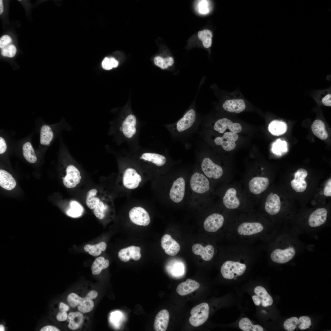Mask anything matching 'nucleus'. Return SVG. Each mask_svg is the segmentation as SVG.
Masks as SVG:
<instances>
[{
  "label": "nucleus",
  "mask_w": 331,
  "mask_h": 331,
  "mask_svg": "<svg viewBox=\"0 0 331 331\" xmlns=\"http://www.w3.org/2000/svg\"><path fill=\"white\" fill-rule=\"evenodd\" d=\"M131 151L138 157L139 160L151 165L161 167L166 162V158L165 156L152 150L140 149L139 147L132 149Z\"/></svg>",
  "instance_id": "1"
},
{
  "label": "nucleus",
  "mask_w": 331,
  "mask_h": 331,
  "mask_svg": "<svg viewBox=\"0 0 331 331\" xmlns=\"http://www.w3.org/2000/svg\"><path fill=\"white\" fill-rule=\"evenodd\" d=\"M246 268V266L244 264L238 261H227L221 266L220 271L223 278L231 280L236 276L242 275Z\"/></svg>",
  "instance_id": "2"
},
{
  "label": "nucleus",
  "mask_w": 331,
  "mask_h": 331,
  "mask_svg": "<svg viewBox=\"0 0 331 331\" xmlns=\"http://www.w3.org/2000/svg\"><path fill=\"white\" fill-rule=\"evenodd\" d=\"M209 311V306L206 302L195 306L190 311L191 316L189 321L191 325L196 327L202 325L208 318Z\"/></svg>",
  "instance_id": "3"
},
{
  "label": "nucleus",
  "mask_w": 331,
  "mask_h": 331,
  "mask_svg": "<svg viewBox=\"0 0 331 331\" xmlns=\"http://www.w3.org/2000/svg\"><path fill=\"white\" fill-rule=\"evenodd\" d=\"M67 299L71 307L74 308L77 306L78 310L83 313L90 312L94 306L93 302L92 299L86 297L82 298L75 293L69 294Z\"/></svg>",
  "instance_id": "4"
},
{
  "label": "nucleus",
  "mask_w": 331,
  "mask_h": 331,
  "mask_svg": "<svg viewBox=\"0 0 331 331\" xmlns=\"http://www.w3.org/2000/svg\"><path fill=\"white\" fill-rule=\"evenodd\" d=\"M296 251L291 246L283 249L276 248L271 252L270 257L274 262L278 264L286 263L292 260L295 256Z\"/></svg>",
  "instance_id": "5"
},
{
  "label": "nucleus",
  "mask_w": 331,
  "mask_h": 331,
  "mask_svg": "<svg viewBox=\"0 0 331 331\" xmlns=\"http://www.w3.org/2000/svg\"><path fill=\"white\" fill-rule=\"evenodd\" d=\"M190 183L192 190L198 193H203L210 189L208 179L204 175L197 172L191 176Z\"/></svg>",
  "instance_id": "6"
},
{
  "label": "nucleus",
  "mask_w": 331,
  "mask_h": 331,
  "mask_svg": "<svg viewBox=\"0 0 331 331\" xmlns=\"http://www.w3.org/2000/svg\"><path fill=\"white\" fill-rule=\"evenodd\" d=\"M129 216L133 223L138 225L146 226L150 223L148 213L145 209L140 207L132 208L129 212Z\"/></svg>",
  "instance_id": "7"
},
{
  "label": "nucleus",
  "mask_w": 331,
  "mask_h": 331,
  "mask_svg": "<svg viewBox=\"0 0 331 331\" xmlns=\"http://www.w3.org/2000/svg\"><path fill=\"white\" fill-rule=\"evenodd\" d=\"M142 181L141 176L134 168L129 167L124 171L123 183L124 186L129 189L137 188Z\"/></svg>",
  "instance_id": "8"
},
{
  "label": "nucleus",
  "mask_w": 331,
  "mask_h": 331,
  "mask_svg": "<svg viewBox=\"0 0 331 331\" xmlns=\"http://www.w3.org/2000/svg\"><path fill=\"white\" fill-rule=\"evenodd\" d=\"M201 167L204 174L210 178H219L223 173L222 167L215 163L208 158H205L203 159Z\"/></svg>",
  "instance_id": "9"
},
{
  "label": "nucleus",
  "mask_w": 331,
  "mask_h": 331,
  "mask_svg": "<svg viewBox=\"0 0 331 331\" xmlns=\"http://www.w3.org/2000/svg\"><path fill=\"white\" fill-rule=\"evenodd\" d=\"M264 227L261 223L257 222H244L238 227L237 232L240 235L252 236L261 233Z\"/></svg>",
  "instance_id": "10"
},
{
  "label": "nucleus",
  "mask_w": 331,
  "mask_h": 331,
  "mask_svg": "<svg viewBox=\"0 0 331 331\" xmlns=\"http://www.w3.org/2000/svg\"><path fill=\"white\" fill-rule=\"evenodd\" d=\"M237 133L232 132H225L222 136L217 137L214 140L215 143L221 145L223 149L227 151L232 150L235 148L236 144L235 143L238 139Z\"/></svg>",
  "instance_id": "11"
},
{
  "label": "nucleus",
  "mask_w": 331,
  "mask_h": 331,
  "mask_svg": "<svg viewBox=\"0 0 331 331\" xmlns=\"http://www.w3.org/2000/svg\"><path fill=\"white\" fill-rule=\"evenodd\" d=\"M185 181L182 177L177 178L173 182L170 189L169 196L174 202L178 203L183 199L185 192Z\"/></svg>",
  "instance_id": "12"
},
{
  "label": "nucleus",
  "mask_w": 331,
  "mask_h": 331,
  "mask_svg": "<svg viewBox=\"0 0 331 331\" xmlns=\"http://www.w3.org/2000/svg\"><path fill=\"white\" fill-rule=\"evenodd\" d=\"M67 175L63 180L64 186L68 188L75 187L81 179L79 170L72 165H69L66 169Z\"/></svg>",
  "instance_id": "13"
},
{
  "label": "nucleus",
  "mask_w": 331,
  "mask_h": 331,
  "mask_svg": "<svg viewBox=\"0 0 331 331\" xmlns=\"http://www.w3.org/2000/svg\"><path fill=\"white\" fill-rule=\"evenodd\" d=\"M224 219L221 215L213 213L208 216L204 223V227L207 231L214 232L217 231L223 226Z\"/></svg>",
  "instance_id": "14"
},
{
  "label": "nucleus",
  "mask_w": 331,
  "mask_h": 331,
  "mask_svg": "<svg viewBox=\"0 0 331 331\" xmlns=\"http://www.w3.org/2000/svg\"><path fill=\"white\" fill-rule=\"evenodd\" d=\"M214 128L220 133H223L227 129L231 132L237 133L241 131L242 127L239 123H234L227 118H223L218 120L215 123Z\"/></svg>",
  "instance_id": "15"
},
{
  "label": "nucleus",
  "mask_w": 331,
  "mask_h": 331,
  "mask_svg": "<svg viewBox=\"0 0 331 331\" xmlns=\"http://www.w3.org/2000/svg\"><path fill=\"white\" fill-rule=\"evenodd\" d=\"M161 243L162 248L169 255L175 256L180 250L179 244L169 234H165L162 236Z\"/></svg>",
  "instance_id": "16"
},
{
  "label": "nucleus",
  "mask_w": 331,
  "mask_h": 331,
  "mask_svg": "<svg viewBox=\"0 0 331 331\" xmlns=\"http://www.w3.org/2000/svg\"><path fill=\"white\" fill-rule=\"evenodd\" d=\"M307 175V172L305 169L300 168L297 170L294 174V179L291 182L292 188L297 192H304L307 186L305 179Z\"/></svg>",
  "instance_id": "17"
},
{
  "label": "nucleus",
  "mask_w": 331,
  "mask_h": 331,
  "mask_svg": "<svg viewBox=\"0 0 331 331\" xmlns=\"http://www.w3.org/2000/svg\"><path fill=\"white\" fill-rule=\"evenodd\" d=\"M327 213V211L325 208L316 209L310 215L309 217V225L310 227L315 228L322 225L326 221Z\"/></svg>",
  "instance_id": "18"
},
{
  "label": "nucleus",
  "mask_w": 331,
  "mask_h": 331,
  "mask_svg": "<svg viewBox=\"0 0 331 331\" xmlns=\"http://www.w3.org/2000/svg\"><path fill=\"white\" fill-rule=\"evenodd\" d=\"M140 251V248L139 247L130 246L120 249L118 252V257L121 261L125 262L131 259L138 261L141 257Z\"/></svg>",
  "instance_id": "19"
},
{
  "label": "nucleus",
  "mask_w": 331,
  "mask_h": 331,
  "mask_svg": "<svg viewBox=\"0 0 331 331\" xmlns=\"http://www.w3.org/2000/svg\"><path fill=\"white\" fill-rule=\"evenodd\" d=\"M281 208V201L279 196L276 194L270 193L268 196L265 204L266 211L269 215H273L277 214Z\"/></svg>",
  "instance_id": "20"
},
{
  "label": "nucleus",
  "mask_w": 331,
  "mask_h": 331,
  "mask_svg": "<svg viewBox=\"0 0 331 331\" xmlns=\"http://www.w3.org/2000/svg\"><path fill=\"white\" fill-rule=\"evenodd\" d=\"M269 184V181L267 178L256 177L249 181V188L252 193L258 194L264 191L268 187Z\"/></svg>",
  "instance_id": "21"
},
{
  "label": "nucleus",
  "mask_w": 331,
  "mask_h": 331,
  "mask_svg": "<svg viewBox=\"0 0 331 331\" xmlns=\"http://www.w3.org/2000/svg\"><path fill=\"white\" fill-rule=\"evenodd\" d=\"M196 119V113L195 110L191 109L188 111L178 121L176 124L177 131L182 132L190 127Z\"/></svg>",
  "instance_id": "22"
},
{
  "label": "nucleus",
  "mask_w": 331,
  "mask_h": 331,
  "mask_svg": "<svg viewBox=\"0 0 331 331\" xmlns=\"http://www.w3.org/2000/svg\"><path fill=\"white\" fill-rule=\"evenodd\" d=\"M169 318L168 311L163 309L160 311L155 316L154 324L155 331H165L166 330Z\"/></svg>",
  "instance_id": "23"
},
{
  "label": "nucleus",
  "mask_w": 331,
  "mask_h": 331,
  "mask_svg": "<svg viewBox=\"0 0 331 331\" xmlns=\"http://www.w3.org/2000/svg\"><path fill=\"white\" fill-rule=\"evenodd\" d=\"M193 253L196 255H199L204 261H208L213 258L215 252L213 246L208 245L205 247L200 244H195L192 247Z\"/></svg>",
  "instance_id": "24"
},
{
  "label": "nucleus",
  "mask_w": 331,
  "mask_h": 331,
  "mask_svg": "<svg viewBox=\"0 0 331 331\" xmlns=\"http://www.w3.org/2000/svg\"><path fill=\"white\" fill-rule=\"evenodd\" d=\"M166 269L172 276L177 278L183 276L185 272L184 263L181 261L177 259H173L169 262Z\"/></svg>",
  "instance_id": "25"
},
{
  "label": "nucleus",
  "mask_w": 331,
  "mask_h": 331,
  "mask_svg": "<svg viewBox=\"0 0 331 331\" xmlns=\"http://www.w3.org/2000/svg\"><path fill=\"white\" fill-rule=\"evenodd\" d=\"M236 194L237 191L234 188L227 190L223 198V203L227 208L234 209L239 206L240 201Z\"/></svg>",
  "instance_id": "26"
},
{
  "label": "nucleus",
  "mask_w": 331,
  "mask_h": 331,
  "mask_svg": "<svg viewBox=\"0 0 331 331\" xmlns=\"http://www.w3.org/2000/svg\"><path fill=\"white\" fill-rule=\"evenodd\" d=\"M200 285L194 280L187 279L185 282L180 283L176 288L177 293L184 296L189 294L199 288Z\"/></svg>",
  "instance_id": "27"
},
{
  "label": "nucleus",
  "mask_w": 331,
  "mask_h": 331,
  "mask_svg": "<svg viewBox=\"0 0 331 331\" xmlns=\"http://www.w3.org/2000/svg\"><path fill=\"white\" fill-rule=\"evenodd\" d=\"M244 101L242 99L228 100L223 105V108L226 110L231 112L237 113H240L245 108Z\"/></svg>",
  "instance_id": "28"
},
{
  "label": "nucleus",
  "mask_w": 331,
  "mask_h": 331,
  "mask_svg": "<svg viewBox=\"0 0 331 331\" xmlns=\"http://www.w3.org/2000/svg\"><path fill=\"white\" fill-rule=\"evenodd\" d=\"M16 185V181L11 174L4 170H0V185L2 188L10 190L13 189Z\"/></svg>",
  "instance_id": "29"
},
{
  "label": "nucleus",
  "mask_w": 331,
  "mask_h": 331,
  "mask_svg": "<svg viewBox=\"0 0 331 331\" xmlns=\"http://www.w3.org/2000/svg\"><path fill=\"white\" fill-rule=\"evenodd\" d=\"M254 291L260 299L263 306L266 307L272 304L273 301L272 298L264 287L257 286L255 287Z\"/></svg>",
  "instance_id": "30"
},
{
  "label": "nucleus",
  "mask_w": 331,
  "mask_h": 331,
  "mask_svg": "<svg viewBox=\"0 0 331 331\" xmlns=\"http://www.w3.org/2000/svg\"><path fill=\"white\" fill-rule=\"evenodd\" d=\"M311 128L314 135L321 140H325L328 137V133L326 130L325 124L322 120H316L312 124Z\"/></svg>",
  "instance_id": "31"
},
{
  "label": "nucleus",
  "mask_w": 331,
  "mask_h": 331,
  "mask_svg": "<svg viewBox=\"0 0 331 331\" xmlns=\"http://www.w3.org/2000/svg\"><path fill=\"white\" fill-rule=\"evenodd\" d=\"M83 314L80 312L70 313L67 317V321L69 322L68 328L73 330L78 329L83 323Z\"/></svg>",
  "instance_id": "32"
},
{
  "label": "nucleus",
  "mask_w": 331,
  "mask_h": 331,
  "mask_svg": "<svg viewBox=\"0 0 331 331\" xmlns=\"http://www.w3.org/2000/svg\"><path fill=\"white\" fill-rule=\"evenodd\" d=\"M287 125L284 122L274 120L269 124L268 129L273 135L279 136L284 133L287 130Z\"/></svg>",
  "instance_id": "33"
},
{
  "label": "nucleus",
  "mask_w": 331,
  "mask_h": 331,
  "mask_svg": "<svg viewBox=\"0 0 331 331\" xmlns=\"http://www.w3.org/2000/svg\"><path fill=\"white\" fill-rule=\"evenodd\" d=\"M109 264V261L107 259H105L103 257H100L96 258L91 266L93 274L94 275L99 274L103 269L108 267Z\"/></svg>",
  "instance_id": "34"
},
{
  "label": "nucleus",
  "mask_w": 331,
  "mask_h": 331,
  "mask_svg": "<svg viewBox=\"0 0 331 331\" xmlns=\"http://www.w3.org/2000/svg\"><path fill=\"white\" fill-rule=\"evenodd\" d=\"M107 245L104 242H101L95 245L87 244L84 246L85 251L88 252L89 254L93 256L100 255L102 251L106 249Z\"/></svg>",
  "instance_id": "35"
},
{
  "label": "nucleus",
  "mask_w": 331,
  "mask_h": 331,
  "mask_svg": "<svg viewBox=\"0 0 331 331\" xmlns=\"http://www.w3.org/2000/svg\"><path fill=\"white\" fill-rule=\"evenodd\" d=\"M53 133L50 127L42 126L40 129V142L42 145H48L53 139Z\"/></svg>",
  "instance_id": "36"
},
{
  "label": "nucleus",
  "mask_w": 331,
  "mask_h": 331,
  "mask_svg": "<svg viewBox=\"0 0 331 331\" xmlns=\"http://www.w3.org/2000/svg\"><path fill=\"white\" fill-rule=\"evenodd\" d=\"M23 154L25 159L30 163H34L37 161V157L32 146L29 142L25 143L23 146Z\"/></svg>",
  "instance_id": "37"
},
{
  "label": "nucleus",
  "mask_w": 331,
  "mask_h": 331,
  "mask_svg": "<svg viewBox=\"0 0 331 331\" xmlns=\"http://www.w3.org/2000/svg\"><path fill=\"white\" fill-rule=\"evenodd\" d=\"M239 328L244 331H263L262 327L259 325H254L247 318L241 319L238 323Z\"/></svg>",
  "instance_id": "38"
},
{
  "label": "nucleus",
  "mask_w": 331,
  "mask_h": 331,
  "mask_svg": "<svg viewBox=\"0 0 331 331\" xmlns=\"http://www.w3.org/2000/svg\"><path fill=\"white\" fill-rule=\"evenodd\" d=\"M70 207L67 211L68 215L73 218L80 216L82 214L83 208L82 206L75 201H72L70 203Z\"/></svg>",
  "instance_id": "39"
},
{
  "label": "nucleus",
  "mask_w": 331,
  "mask_h": 331,
  "mask_svg": "<svg viewBox=\"0 0 331 331\" xmlns=\"http://www.w3.org/2000/svg\"><path fill=\"white\" fill-rule=\"evenodd\" d=\"M198 35L199 38L202 41L203 44L205 48H207L211 46L212 37L211 31L206 29L200 31L198 33Z\"/></svg>",
  "instance_id": "40"
},
{
  "label": "nucleus",
  "mask_w": 331,
  "mask_h": 331,
  "mask_svg": "<svg viewBox=\"0 0 331 331\" xmlns=\"http://www.w3.org/2000/svg\"><path fill=\"white\" fill-rule=\"evenodd\" d=\"M97 191L95 189L90 190L87 193L86 204L87 207L90 209H94L100 201L98 198L95 197Z\"/></svg>",
  "instance_id": "41"
},
{
  "label": "nucleus",
  "mask_w": 331,
  "mask_h": 331,
  "mask_svg": "<svg viewBox=\"0 0 331 331\" xmlns=\"http://www.w3.org/2000/svg\"><path fill=\"white\" fill-rule=\"evenodd\" d=\"M272 150L274 154L279 155L287 152V148L286 142L278 139L273 144Z\"/></svg>",
  "instance_id": "42"
},
{
  "label": "nucleus",
  "mask_w": 331,
  "mask_h": 331,
  "mask_svg": "<svg viewBox=\"0 0 331 331\" xmlns=\"http://www.w3.org/2000/svg\"><path fill=\"white\" fill-rule=\"evenodd\" d=\"M154 62L156 66L162 69H164L169 66H171L174 63V60L171 57L163 58L160 56H157L154 58Z\"/></svg>",
  "instance_id": "43"
},
{
  "label": "nucleus",
  "mask_w": 331,
  "mask_h": 331,
  "mask_svg": "<svg viewBox=\"0 0 331 331\" xmlns=\"http://www.w3.org/2000/svg\"><path fill=\"white\" fill-rule=\"evenodd\" d=\"M108 208V206L103 203L100 201L93 210V213L95 216L100 219H103L105 215V212Z\"/></svg>",
  "instance_id": "44"
},
{
  "label": "nucleus",
  "mask_w": 331,
  "mask_h": 331,
  "mask_svg": "<svg viewBox=\"0 0 331 331\" xmlns=\"http://www.w3.org/2000/svg\"><path fill=\"white\" fill-rule=\"evenodd\" d=\"M299 324V321L297 318L292 317L286 320L283 323V327L287 331H293Z\"/></svg>",
  "instance_id": "45"
},
{
  "label": "nucleus",
  "mask_w": 331,
  "mask_h": 331,
  "mask_svg": "<svg viewBox=\"0 0 331 331\" xmlns=\"http://www.w3.org/2000/svg\"><path fill=\"white\" fill-rule=\"evenodd\" d=\"M118 62L112 57H105L102 63L103 68L106 70H109L113 67H116L118 65Z\"/></svg>",
  "instance_id": "46"
},
{
  "label": "nucleus",
  "mask_w": 331,
  "mask_h": 331,
  "mask_svg": "<svg viewBox=\"0 0 331 331\" xmlns=\"http://www.w3.org/2000/svg\"><path fill=\"white\" fill-rule=\"evenodd\" d=\"M17 52V48L13 44H10L2 49L1 54L4 56L10 58L13 57Z\"/></svg>",
  "instance_id": "47"
},
{
  "label": "nucleus",
  "mask_w": 331,
  "mask_h": 331,
  "mask_svg": "<svg viewBox=\"0 0 331 331\" xmlns=\"http://www.w3.org/2000/svg\"><path fill=\"white\" fill-rule=\"evenodd\" d=\"M299 325L298 327L301 330L308 328L311 325L310 318L307 316H302L299 319Z\"/></svg>",
  "instance_id": "48"
},
{
  "label": "nucleus",
  "mask_w": 331,
  "mask_h": 331,
  "mask_svg": "<svg viewBox=\"0 0 331 331\" xmlns=\"http://www.w3.org/2000/svg\"><path fill=\"white\" fill-rule=\"evenodd\" d=\"M199 12L202 14H206L209 12L208 3L207 0H200L198 4Z\"/></svg>",
  "instance_id": "49"
},
{
  "label": "nucleus",
  "mask_w": 331,
  "mask_h": 331,
  "mask_svg": "<svg viewBox=\"0 0 331 331\" xmlns=\"http://www.w3.org/2000/svg\"><path fill=\"white\" fill-rule=\"evenodd\" d=\"M12 41L11 38L7 35H4L2 36L0 39V48L2 49L5 47L10 44Z\"/></svg>",
  "instance_id": "50"
},
{
  "label": "nucleus",
  "mask_w": 331,
  "mask_h": 331,
  "mask_svg": "<svg viewBox=\"0 0 331 331\" xmlns=\"http://www.w3.org/2000/svg\"><path fill=\"white\" fill-rule=\"evenodd\" d=\"M324 194L326 196H331V179H329L326 184L324 189Z\"/></svg>",
  "instance_id": "51"
},
{
  "label": "nucleus",
  "mask_w": 331,
  "mask_h": 331,
  "mask_svg": "<svg viewBox=\"0 0 331 331\" xmlns=\"http://www.w3.org/2000/svg\"><path fill=\"white\" fill-rule=\"evenodd\" d=\"M322 102L325 106L330 107L331 106V95L328 94L324 96L322 99Z\"/></svg>",
  "instance_id": "52"
},
{
  "label": "nucleus",
  "mask_w": 331,
  "mask_h": 331,
  "mask_svg": "<svg viewBox=\"0 0 331 331\" xmlns=\"http://www.w3.org/2000/svg\"><path fill=\"white\" fill-rule=\"evenodd\" d=\"M67 317L68 315L66 312L60 311L58 313L56 316L57 320L61 321H66Z\"/></svg>",
  "instance_id": "53"
},
{
  "label": "nucleus",
  "mask_w": 331,
  "mask_h": 331,
  "mask_svg": "<svg viewBox=\"0 0 331 331\" xmlns=\"http://www.w3.org/2000/svg\"><path fill=\"white\" fill-rule=\"evenodd\" d=\"M7 145L4 139L0 137V154L4 153L6 150Z\"/></svg>",
  "instance_id": "54"
},
{
  "label": "nucleus",
  "mask_w": 331,
  "mask_h": 331,
  "mask_svg": "<svg viewBox=\"0 0 331 331\" xmlns=\"http://www.w3.org/2000/svg\"><path fill=\"white\" fill-rule=\"evenodd\" d=\"M40 331H59L58 328L53 326L48 325L44 326L40 330Z\"/></svg>",
  "instance_id": "55"
},
{
  "label": "nucleus",
  "mask_w": 331,
  "mask_h": 331,
  "mask_svg": "<svg viewBox=\"0 0 331 331\" xmlns=\"http://www.w3.org/2000/svg\"><path fill=\"white\" fill-rule=\"evenodd\" d=\"M97 295V293L96 291L92 290L88 292L86 297L91 299H92L96 298Z\"/></svg>",
  "instance_id": "56"
},
{
  "label": "nucleus",
  "mask_w": 331,
  "mask_h": 331,
  "mask_svg": "<svg viewBox=\"0 0 331 331\" xmlns=\"http://www.w3.org/2000/svg\"><path fill=\"white\" fill-rule=\"evenodd\" d=\"M69 309V306L66 304L61 302L59 306V309L60 311L67 312Z\"/></svg>",
  "instance_id": "57"
},
{
  "label": "nucleus",
  "mask_w": 331,
  "mask_h": 331,
  "mask_svg": "<svg viewBox=\"0 0 331 331\" xmlns=\"http://www.w3.org/2000/svg\"><path fill=\"white\" fill-rule=\"evenodd\" d=\"M253 300L255 304L257 306H259L261 303V300L258 297L257 295H253L252 297Z\"/></svg>",
  "instance_id": "58"
},
{
  "label": "nucleus",
  "mask_w": 331,
  "mask_h": 331,
  "mask_svg": "<svg viewBox=\"0 0 331 331\" xmlns=\"http://www.w3.org/2000/svg\"><path fill=\"white\" fill-rule=\"evenodd\" d=\"M3 11V6L2 3V0H0V14H1L2 13Z\"/></svg>",
  "instance_id": "59"
},
{
  "label": "nucleus",
  "mask_w": 331,
  "mask_h": 331,
  "mask_svg": "<svg viewBox=\"0 0 331 331\" xmlns=\"http://www.w3.org/2000/svg\"><path fill=\"white\" fill-rule=\"evenodd\" d=\"M5 330V328L4 326L2 325H0V331H4Z\"/></svg>",
  "instance_id": "60"
}]
</instances>
